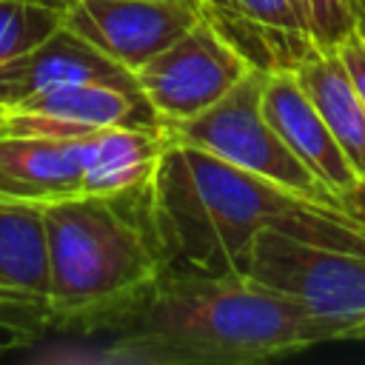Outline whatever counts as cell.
Here are the masks:
<instances>
[{
	"instance_id": "21",
	"label": "cell",
	"mask_w": 365,
	"mask_h": 365,
	"mask_svg": "<svg viewBox=\"0 0 365 365\" xmlns=\"http://www.w3.org/2000/svg\"><path fill=\"white\" fill-rule=\"evenodd\" d=\"M351 342H365V325H362V328L354 334V339H351Z\"/></svg>"
},
{
	"instance_id": "10",
	"label": "cell",
	"mask_w": 365,
	"mask_h": 365,
	"mask_svg": "<svg viewBox=\"0 0 365 365\" xmlns=\"http://www.w3.org/2000/svg\"><path fill=\"white\" fill-rule=\"evenodd\" d=\"M262 114L291 154L322 182L331 197L348 191L359 174L336 145L317 106L299 86L294 68H271L262 80Z\"/></svg>"
},
{
	"instance_id": "14",
	"label": "cell",
	"mask_w": 365,
	"mask_h": 365,
	"mask_svg": "<svg viewBox=\"0 0 365 365\" xmlns=\"http://www.w3.org/2000/svg\"><path fill=\"white\" fill-rule=\"evenodd\" d=\"M83 194L71 140L0 134V200L57 202Z\"/></svg>"
},
{
	"instance_id": "11",
	"label": "cell",
	"mask_w": 365,
	"mask_h": 365,
	"mask_svg": "<svg viewBox=\"0 0 365 365\" xmlns=\"http://www.w3.org/2000/svg\"><path fill=\"white\" fill-rule=\"evenodd\" d=\"M254 68H294L311 48L299 0H194Z\"/></svg>"
},
{
	"instance_id": "1",
	"label": "cell",
	"mask_w": 365,
	"mask_h": 365,
	"mask_svg": "<svg viewBox=\"0 0 365 365\" xmlns=\"http://www.w3.org/2000/svg\"><path fill=\"white\" fill-rule=\"evenodd\" d=\"M100 334L106 356L143 365H251L331 342L288 294L245 274L163 265L160 277Z\"/></svg>"
},
{
	"instance_id": "18",
	"label": "cell",
	"mask_w": 365,
	"mask_h": 365,
	"mask_svg": "<svg viewBox=\"0 0 365 365\" xmlns=\"http://www.w3.org/2000/svg\"><path fill=\"white\" fill-rule=\"evenodd\" d=\"M336 54H339V60H342V66H345V71H348V77H351L362 106H365V43L351 31L336 46Z\"/></svg>"
},
{
	"instance_id": "2",
	"label": "cell",
	"mask_w": 365,
	"mask_h": 365,
	"mask_svg": "<svg viewBox=\"0 0 365 365\" xmlns=\"http://www.w3.org/2000/svg\"><path fill=\"white\" fill-rule=\"evenodd\" d=\"M325 208L334 205L177 140H168L148 185V222L163 262L202 274H242L262 228Z\"/></svg>"
},
{
	"instance_id": "15",
	"label": "cell",
	"mask_w": 365,
	"mask_h": 365,
	"mask_svg": "<svg viewBox=\"0 0 365 365\" xmlns=\"http://www.w3.org/2000/svg\"><path fill=\"white\" fill-rule=\"evenodd\" d=\"M294 74L359 180H365V106L336 48H311L294 66Z\"/></svg>"
},
{
	"instance_id": "17",
	"label": "cell",
	"mask_w": 365,
	"mask_h": 365,
	"mask_svg": "<svg viewBox=\"0 0 365 365\" xmlns=\"http://www.w3.org/2000/svg\"><path fill=\"white\" fill-rule=\"evenodd\" d=\"M299 9L317 48H336L354 31V0H299Z\"/></svg>"
},
{
	"instance_id": "12",
	"label": "cell",
	"mask_w": 365,
	"mask_h": 365,
	"mask_svg": "<svg viewBox=\"0 0 365 365\" xmlns=\"http://www.w3.org/2000/svg\"><path fill=\"white\" fill-rule=\"evenodd\" d=\"M86 83L140 91L137 77L128 68H123L120 63L97 51L71 29L60 26L31 54L0 68V106L6 108L37 91H48L60 86H86Z\"/></svg>"
},
{
	"instance_id": "16",
	"label": "cell",
	"mask_w": 365,
	"mask_h": 365,
	"mask_svg": "<svg viewBox=\"0 0 365 365\" xmlns=\"http://www.w3.org/2000/svg\"><path fill=\"white\" fill-rule=\"evenodd\" d=\"M63 11L46 0H0V68L46 43L63 26Z\"/></svg>"
},
{
	"instance_id": "5",
	"label": "cell",
	"mask_w": 365,
	"mask_h": 365,
	"mask_svg": "<svg viewBox=\"0 0 365 365\" xmlns=\"http://www.w3.org/2000/svg\"><path fill=\"white\" fill-rule=\"evenodd\" d=\"M262 80H265V68H251L228 94H222L205 111L188 120L163 123L168 140L197 145L305 200L334 205V197L291 154V148L279 140L274 125L265 120Z\"/></svg>"
},
{
	"instance_id": "13",
	"label": "cell",
	"mask_w": 365,
	"mask_h": 365,
	"mask_svg": "<svg viewBox=\"0 0 365 365\" xmlns=\"http://www.w3.org/2000/svg\"><path fill=\"white\" fill-rule=\"evenodd\" d=\"M74 143L83 194L125 197L145 191L168 145L163 125H108Z\"/></svg>"
},
{
	"instance_id": "6",
	"label": "cell",
	"mask_w": 365,
	"mask_h": 365,
	"mask_svg": "<svg viewBox=\"0 0 365 365\" xmlns=\"http://www.w3.org/2000/svg\"><path fill=\"white\" fill-rule=\"evenodd\" d=\"M251 68V60L208 17H200L134 77L160 123H177L214 106Z\"/></svg>"
},
{
	"instance_id": "8",
	"label": "cell",
	"mask_w": 365,
	"mask_h": 365,
	"mask_svg": "<svg viewBox=\"0 0 365 365\" xmlns=\"http://www.w3.org/2000/svg\"><path fill=\"white\" fill-rule=\"evenodd\" d=\"M200 17L185 0H68L63 26L134 74Z\"/></svg>"
},
{
	"instance_id": "25",
	"label": "cell",
	"mask_w": 365,
	"mask_h": 365,
	"mask_svg": "<svg viewBox=\"0 0 365 365\" xmlns=\"http://www.w3.org/2000/svg\"><path fill=\"white\" fill-rule=\"evenodd\" d=\"M0 114H3V106H0Z\"/></svg>"
},
{
	"instance_id": "22",
	"label": "cell",
	"mask_w": 365,
	"mask_h": 365,
	"mask_svg": "<svg viewBox=\"0 0 365 365\" xmlns=\"http://www.w3.org/2000/svg\"><path fill=\"white\" fill-rule=\"evenodd\" d=\"M46 3H54V6H60V3H57V0H46ZM63 9H66V6H63Z\"/></svg>"
},
{
	"instance_id": "7",
	"label": "cell",
	"mask_w": 365,
	"mask_h": 365,
	"mask_svg": "<svg viewBox=\"0 0 365 365\" xmlns=\"http://www.w3.org/2000/svg\"><path fill=\"white\" fill-rule=\"evenodd\" d=\"M51 331L43 205L0 200V345Z\"/></svg>"
},
{
	"instance_id": "19",
	"label": "cell",
	"mask_w": 365,
	"mask_h": 365,
	"mask_svg": "<svg viewBox=\"0 0 365 365\" xmlns=\"http://www.w3.org/2000/svg\"><path fill=\"white\" fill-rule=\"evenodd\" d=\"M334 205L345 217H351L356 225L365 228V180H356L348 191H342L339 197H334Z\"/></svg>"
},
{
	"instance_id": "20",
	"label": "cell",
	"mask_w": 365,
	"mask_h": 365,
	"mask_svg": "<svg viewBox=\"0 0 365 365\" xmlns=\"http://www.w3.org/2000/svg\"><path fill=\"white\" fill-rule=\"evenodd\" d=\"M354 34L365 43V0H354Z\"/></svg>"
},
{
	"instance_id": "26",
	"label": "cell",
	"mask_w": 365,
	"mask_h": 365,
	"mask_svg": "<svg viewBox=\"0 0 365 365\" xmlns=\"http://www.w3.org/2000/svg\"><path fill=\"white\" fill-rule=\"evenodd\" d=\"M0 351H3V345H0Z\"/></svg>"
},
{
	"instance_id": "4",
	"label": "cell",
	"mask_w": 365,
	"mask_h": 365,
	"mask_svg": "<svg viewBox=\"0 0 365 365\" xmlns=\"http://www.w3.org/2000/svg\"><path fill=\"white\" fill-rule=\"evenodd\" d=\"M242 274L297 299L331 342H351L365 325V251L268 225L251 242Z\"/></svg>"
},
{
	"instance_id": "24",
	"label": "cell",
	"mask_w": 365,
	"mask_h": 365,
	"mask_svg": "<svg viewBox=\"0 0 365 365\" xmlns=\"http://www.w3.org/2000/svg\"><path fill=\"white\" fill-rule=\"evenodd\" d=\"M185 3H191V6H197V3H194V0H185ZM197 11H200V9H197Z\"/></svg>"
},
{
	"instance_id": "3",
	"label": "cell",
	"mask_w": 365,
	"mask_h": 365,
	"mask_svg": "<svg viewBox=\"0 0 365 365\" xmlns=\"http://www.w3.org/2000/svg\"><path fill=\"white\" fill-rule=\"evenodd\" d=\"M51 328L100 331L163 271L148 222V188L125 197H68L43 205Z\"/></svg>"
},
{
	"instance_id": "9",
	"label": "cell",
	"mask_w": 365,
	"mask_h": 365,
	"mask_svg": "<svg viewBox=\"0 0 365 365\" xmlns=\"http://www.w3.org/2000/svg\"><path fill=\"white\" fill-rule=\"evenodd\" d=\"M108 125H163L140 91L103 83L60 86L29 94L0 114V134L80 140Z\"/></svg>"
},
{
	"instance_id": "23",
	"label": "cell",
	"mask_w": 365,
	"mask_h": 365,
	"mask_svg": "<svg viewBox=\"0 0 365 365\" xmlns=\"http://www.w3.org/2000/svg\"><path fill=\"white\" fill-rule=\"evenodd\" d=\"M57 3H60V6H66V3H68V0H57Z\"/></svg>"
}]
</instances>
